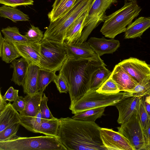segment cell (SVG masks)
<instances>
[{"instance_id": "6da1fadb", "label": "cell", "mask_w": 150, "mask_h": 150, "mask_svg": "<svg viewBox=\"0 0 150 150\" xmlns=\"http://www.w3.org/2000/svg\"><path fill=\"white\" fill-rule=\"evenodd\" d=\"M59 119L58 137L67 150H107L101 139V127L95 122L69 117Z\"/></svg>"}, {"instance_id": "7a4b0ae2", "label": "cell", "mask_w": 150, "mask_h": 150, "mask_svg": "<svg viewBox=\"0 0 150 150\" xmlns=\"http://www.w3.org/2000/svg\"><path fill=\"white\" fill-rule=\"evenodd\" d=\"M106 66L101 59L96 61L67 58L59 73L63 75L67 82L70 105L77 102L90 90L93 74L101 67Z\"/></svg>"}, {"instance_id": "3957f363", "label": "cell", "mask_w": 150, "mask_h": 150, "mask_svg": "<svg viewBox=\"0 0 150 150\" xmlns=\"http://www.w3.org/2000/svg\"><path fill=\"white\" fill-rule=\"evenodd\" d=\"M95 0H76L64 15L50 24L44 34V38L63 43L67 30L77 19L86 11H89Z\"/></svg>"}, {"instance_id": "277c9868", "label": "cell", "mask_w": 150, "mask_h": 150, "mask_svg": "<svg viewBox=\"0 0 150 150\" xmlns=\"http://www.w3.org/2000/svg\"><path fill=\"white\" fill-rule=\"evenodd\" d=\"M141 10L137 3H125L121 8L105 17L100 32L106 37L114 38L125 32L127 26L132 23Z\"/></svg>"}, {"instance_id": "5b68a950", "label": "cell", "mask_w": 150, "mask_h": 150, "mask_svg": "<svg viewBox=\"0 0 150 150\" xmlns=\"http://www.w3.org/2000/svg\"><path fill=\"white\" fill-rule=\"evenodd\" d=\"M67 150L58 137L47 135L30 137L16 136L0 141V150Z\"/></svg>"}, {"instance_id": "8992f818", "label": "cell", "mask_w": 150, "mask_h": 150, "mask_svg": "<svg viewBox=\"0 0 150 150\" xmlns=\"http://www.w3.org/2000/svg\"><path fill=\"white\" fill-rule=\"evenodd\" d=\"M40 45L41 68L56 72L59 71L67 58L64 43L43 38Z\"/></svg>"}, {"instance_id": "52a82bcc", "label": "cell", "mask_w": 150, "mask_h": 150, "mask_svg": "<svg viewBox=\"0 0 150 150\" xmlns=\"http://www.w3.org/2000/svg\"><path fill=\"white\" fill-rule=\"evenodd\" d=\"M124 91L114 94L98 93L96 90L89 91L74 104L70 105L69 109L75 114L92 108L114 106L124 98Z\"/></svg>"}, {"instance_id": "ba28073f", "label": "cell", "mask_w": 150, "mask_h": 150, "mask_svg": "<svg viewBox=\"0 0 150 150\" xmlns=\"http://www.w3.org/2000/svg\"><path fill=\"white\" fill-rule=\"evenodd\" d=\"M118 132L129 141L134 150H143L146 145L144 129L138 112H135L127 122L117 128Z\"/></svg>"}, {"instance_id": "9c48e42d", "label": "cell", "mask_w": 150, "mask_h": 150, "mask_svg": "<svg viewBox=\"0 0 150 150\" xmlns=\"http://www.w3.org/2000/svg\"><path fill=\"white\" fill-rule=\"evenodd\" d=\"M117 0H95L86 17L81 37L86 40L93 29L100 22L104 21L105 12Z\"/></svg>"}, {"instance_id": "30bf717a", "label": "cell", "mask_w": 150, "mask_h": 150, "mask_svg": "<svg viewBox=\"0 0 150 150\" xmlns=\"http://www.w3.org/2000/svg\"><path fill=\"white\" fill-rule=\"evenodd\" d=\"M118 64L138 83L150 79V65L144 61L131 57Z\"/></svg>"}, {"instance_id": "8fae6325", "label": "cell", "mask_w": 150, "mask_h": 150, "mask_svg": "<svg viewBox=\"0 0 150 150\" xmlns=\"http://www.w3.org/2000/svg\"><path fill=\"white\" fill-rule=\"evenodd\" d=\"M102 142L107 150H134L129 141L119 132L112 129L101 128Z\"/></svg>"}, {"instance_id": "7c38bea8", "label": "cell", "mask_w": 150, "mask_h": 150, "mask_svg": "<svg viewBox=\"0 0 150 150\" xmlns=\"http://www.w3.org/2000/svg\"><path fill=\"white\" fill-rule=\"evenodd\" d=\"M141 98L135 96L124 98L114 105L119 112L117 120L119 124L127 122L135 112H138Z\"/></svg>"}, {"instance_id": "4fadbf2b", "label": "cell", "mask_w": 150, "mask_h": 150, "mask_svg": "<svg viewBox=\"0 0 150 150\" xmlns=\"http://www.w3.org/2000/svg\"><path fill=\"white\" fill-rule=\"evenodd\" d=\"M63 43L66 50L67 57L70 59H89L96 61L101 59L87 42L69 43L64 41Z\"/></svg>"}, {"instance_id": "5bb4252c", "label": "cell", "mask_w": 150, "mask_h": 150, "mask_svg": "<svg viewBox=\"0 0 150 150\" xmlns=\"http://www.w3.org/2000/svg\"><path fill=\"white\" fill-rule=\"evenodd\" d=\"M13 43L21 56L25 59L29 64H34L42 68L40 62V43Z\"/></svg>"}, {"instance_id": "9a60e30c", "label": "cell", "mask_w": 150, "mask_h": 150, "mask_svg": "<svg viewBox=\"0 0 150 150\" xmlns=\"http://www.w3.org/2000/svg\"><path fill=\"white\" fill-rule=\"evenodd\" d=\"M87 42L93 50L100 57L105 54H112L120 46L118 40L114 38L107 40L104 37H91Z\"/></svg>"}, {"instance_id": "2e32d148", "label": "cell", "mask_w": 150, "mask_h": 150, "mask_svg": "<svg viewBox=\"0 0 150 150\" xmlns=\"http://www.w3.org/2000/svg\"><path fill=\"white\" fill-rule=\"evenodd\" d=\"M110 76L117 84L120 91L129 92L138 83L118 64L115 65Z\"/></svg>"}, {"instance_id": "e0dca14e", "label": "cell", "mask_w": 150, "mask_h": 150, "mask_svg": "<svg viewBox=\"0 0 150 150\" xmlns=\"http://www.w3.org/2000/svg\"><path fill=\"white\" fill-rule=\"evenodd\" d=\"M40 68L34 64H30L22 86L25 94L32 96L39 92L38 88V71Z\"/></svg>"}, {"instance_id": "ac0fdd59", "label": "cell", "mask_w": 150, "mask_h": 150, "mask_svg": "<svg viewBox=\"0 0 150 150\" xmlns=\"http://www.w3.org/2000/svg\"><path fill=\"white\" fill-rule=\"evenodd\" d=\"M150 28V17H141L128 25L125 31V38L140 37Z\"/></svg>"}, {"instance_id": "d6986e66", "label": "cell", "mask_w": 150, "mask_h": 150, "mask_svg": "<svg viewBox=\"0 0 150 150\" xmlns=\"http://www.w3.org/2000/svg\"><path fill=\"white\" fill-rule=\"evenodd\" d=\"M89 11L84 12L69 28L66 32L64 41L69 43H76L80 38Z\"/></svg>"}, {"instance_id": "ffe728a7", "label": "cell", "mask_w": 150, "mask_h": 150, "mask_svg": "<svg viewBox=\"0 0 150 150\" xmlns=\"http://www.w3.org/2000/svg\"><path fill=\"white\" fill-rule=\"evenodd\" d=\"M29 65L28 62L23 57L12 61L10 66V68L13 69L11 81L15 84L22 86Z\"/></svg>"}, {"instance_id": "44dd1931", "label": "cell", "mask_w": 150, "mask_h": 150, "mask_svg": "<svg viewBox=\"0 0 150 150\" xmlns=\"http://www.w3.org/2000/svg\"><path fill=\"white\" fill-rule=\"evenodd\" d=\"M19 114L9 102L0 112V132L11 125L19 123Z\"/></svg>"}, {"instance_id": "7402d4cb", "label": "cell", "mask_w": 150, "mask_h": 150, "mask_svg": "<svg viewBox=\"0 0 150 150\" xmlns=\"http://www.w3.org/2000/svg\"><path fill=\"white\" fill-rule=\"evenodd\" d=\"M43 93L38 92L32 96L26 95L24 97L25 107L21 115L35 117L40 111V106Z\"/></svg>"}, {"instance_id": "603a6c76", "label": "cell", "mask_w": 150, "mask_h": 150, "mask_svg": "<svg viewBox=\"0 0 150 150\" xmlns=\"http://www.w3.org/2000/svg\"><path fill=\"white\" fill-rule=\"evenodd\" d=\"M0 15L1 17L9 19L14 22L28 21L30 19L28 15L20 9L4 5L0 7Z\"/></svg>"}, {"instance_id": "cb8c5ba5", "label": "cell", "mask_w": 150, "mask_h": 150, "mask_svg": "<svg viewBox=\"0 0 150 150\" xmlns=\"http://www.w3.org/2000/svg\"><path fill=\"white\" fill-rule=\"evenodd\" d=\"M59 126V119L56 118L53 119H42L36 133H40L45 135L58 137Z\"/></svg>"}, {"instance_id": "d4e9b609", "label": "cell", "mask_w": 150, "mask_h": 150, "mask_svg": "<svg viewBox=\"0 0 150 150\" xmlns=\"http://www.w3.org/2000/svg\"><path fill=\"white\" fill-rule=\"evenodd\" d=\"M106 107H102L83 110L74 114L72 118L79 120L95 122L103 114Z\"/></svg>"}, {"instance_id": "484cf974", "label": "cell", "mask_w": 150, "mask_h": 150, "mask_svg": "<svg viewBox=\"0 0 150 150\" xmlns=\"http://www.w3.org/2000/svg\"><path fill=\"white\" fill-rule=\"evenodd\" d=\"M5 39L2 49L0 51V57L6 63H11L21 56L13 42Z\"/></svg>"}, {"instance_id": "4316f807", "label": "cell", "mask_w": 150, "mask_h": 150, "mask_svg": "<svg viewBox=\"0 0 150 150\" xmlns=\"http://www.w3.org/2000/svg\"><path fill=\"white\" fill-rule=\"evenodd\" d=\"M76 1L61 0L48 14L50 22L54 21L64 15L71 8Z\"/></svg>"}, {"instance_id": "83f0119b", "label": "cell", "mask_w": 150, "mask_h": 150, "mask_svg": "<svg viewBox=\"0 0 150 150\" xmlns=\"http://www.w3.org/2000/svg\"><path fill=\"white\" fill-rule=\"evenodd\" d=\"M105 67L103 66L101 67L93 74L91 81L89 91L97 90L109 77L112 72Z\"/></svg>"}, {"instance_id": "f1b7e54d", "label": "cell", "mask_w": 150, "mask_h": 150, "mask_svg": "<svg viewBox=\"0 0 150 150\" xmlns=\"http://www.w3.org/2000/svg\"><path fill=\"white\" fill-rule=\"evenodd\" d=\"M4 38L13 42L29 43L35 42L26 38L20 33L18 28L16 26H8L1 30Z\"/></svg>"}, {"instance_id": "f546056e", "label": "cell", "mask_w": 150, "mask_h": 150, "mask_svg": "<svg viewBox=\"0 0 150 150\" xmlns=\"http://www.w3.org/2000/svg\"><path fill=\"white\" fill-rule=\"evenodd\" d=\"M56 72L45 69L40 68L38 77V88L39 91L43 93L46 87L53 81L57 76Z\"/></svg>"}, {"instance_id": "4dcf8cb0", "label": "cell", "mask_w": 150, "mask_h": 150, "mask_svg": "<svg viewBox=\"0 0 150 150\" xmlns=\"http://www.w3.org/2000/svg\"><path fill=\"white\" fill-rule=\"evenodd\" d=\"M19 117L20 125L30 131L37 133L42 119L40 111L35 117L21 115L20 114Z\"/></svg>"}, {"instance_id": "1f68e13d", "label": "cell", "mask_w": 150, "mask_h": 150, "mask_svg": "<svg viewBox=\"0 0 150 150\" xmlns=\"http://www.w3.org/2000/svg\"><path fill=\"white\" fill-rule=\"evenodd\" d=\"M150 95V79L138 83L129 92L124 91V98L135 96L143 97Z\"/></svg>"}, {"instance_id": "d6a6232c", "label": "cell", "mask_w": 150, "mask_h": 150, "mask_svg": "<svg viewBox=\"0 0 150 150\" xmlns=\"http://www.w3.org/2000/svg\"><path fill=\"white\" fill-rule=\"evenodd\" d=\"M96 91L99 93L108 94L121 92L117 84L110 76Z\"/></svg>"}, {"instance_id": "836d02e7", "label": "cell", "mask_w": 150, "mask_h": 150, "mask_svg": "<svg viewBox=\"0 0 150 150\" xmlns=\"http://www.w3.org/2000/svg\"><path fill=\"white\" fill-rule=\"evenodd\" d=\"M28 39L34 42L40 43L44 37L43 32L38 27L31 25V27L24 35Z\"/></svg>"}, {"instance_id": "e575fe53", "label": "cell", "mask_w": 150, "mask_h": 150, "mask_svg": "<svg viewBox=\"0 0 150 150\" xmlns=\"http://www.w3.org/2000/svg\"><path fill=\"white\" fill-rule=\"evenodd\" d=\"M20 125L19 123L12 125L0 132V141L11 139L16 136Z\"/></svg>"}, {"instance_id": "d590c367", "label": "cell", "mask_w": 150, "mask_h": 150, "mask_svg": "<svg viewBox=\"0 0 150 150\" xmlns=\"http://www.w3.org/2000/svg\"><path fill=\"white\" fill-rule=\"evenodd\" d=\"M48 98L43 93L40 106V112L42 118L46 119H53L55 118L52 115L47 105Z\"/></svg>"}, {"instance_id": "8d00e7d4", "label": "cell", "mask_w": 150, "mask_h": 150, "mask_svg": "<svg viewBox=\"0 0 150 150\" xmlns=\"http://www.w3.org/2000/svg\"><path fill=\"white\" fill-rule=\"evenodd\" d=\"M144 96L142 98L138 112L139 116L142 127L144 130L149 120V117L144 104Z\"/></svg>"}, {"instance_id": "74e56055", "label": "cell", "mask_w": 150, "mask_h": 150, "mask_svg": "<svg viewBox=\"0 0 150 150\" xmlns=\"http://www.w3.org/2000/svg\"><path fill=\"white\" fill-rule=\"evenodd\" d=\"M53 82L55 83L57 88L60 93H67L69 91V87L67 82L66 79L61 73L54 79Z\"/></svg>"}, {"instance_id": "f35d334b", "label": "cell", "mask_w": 150, "mask_h": 150, "mask_svg": "<svg viewBox=\"0 0 150 150\" xmlns=\"http://www.w3.org/2000/svg\"><path fill=\"white\" fill-rule=\"evenodd\" d=\"M33 0H0V3L13 8L33 4Z\"/></svg>"}, {"instance_id": "ab89813d", "label": "cell", "mask_w": 150, "mask_h": 150, "mask_svg": "<svg viewBox=\"0 0 150 150\" xmlns=\"http://www.w3.org/2000/svg\"><path fill=\"white\" fill-rule=\"evenodd\" d=\"M18 90L14 89L11 86L8 89L6 93L2 97L5 101L9 102L14 101L19 96H18Z\"/></svg>"}, {"instance_id": "60d3db41", "label": "cell", "mask_w": 150, "mask_h": 150, "mask_svg": "<svg viewBox=\"0 0 150 150\" xmlns=\"http://www.w3.org/2000/svg\"><path fill=\"white\" fill-rule=\"evenodd\" d=\"M25 102L24 98L22 96H19L14 101L12 105L14 109L21 113L24 110Z\"/></svg>"}, {"instance_id": "b9f144b4", "label": "cell", "mask_w": 150, "mask_h": 150, "mask_svg": "<svg viewBox=\"0 0 150 150\" xmlns=\"http://www.w3.org/2000/svg\"><path fill=\"white\" fill-rule=\"evenodd\" d=\"M146 145L143 150L150 149V119L144 130Z\"/></svg>"}, {"instance_id": "7bdbcfd3", "label": "cell", "mask_w": 150, "mask_h": 150, "mask_svg": "<svg viewBox=\"0 0 150 150\" xmlns=\"http://www.w3.org/2000/svg\"><path fill=\"white\" fill-rule=\"evenodd\" d=\"M2 95L0 91V112H1L8 104L6 101L3 98Z\"/></svg>"}, {"instance_id": "ee69618b", "label": "cell", "mask_w": 150, "mask_h": 150, "mask_svg": "<svg viewBox=\"0 0 150 150\" xmlns=\"http://www.w3.org/2000/svg\"><path fill=\"white\" fill-rule=\"evenodd\" d=\"M145 98V97H144ZM144 104L145 108L150 119V104L145 101L144 99Z\"/></svg>"}, {"instance_id": "f6af8a7d", "label": "cell", "mask_w": 150, "mask_h": 150, "mask_svg": "<svg viewBox=\"0 0 150 150\" xmlns=\"http://www.w3.org/2000/svg\"><path fill=\"white\" fill-rule=\"evenodd\" d=\"M144 100L145 102L150 104V95L145 96Z\"/></svg>"}, {"instance_id": "bcb514c9", "label": "cell", "mask_w": 150, "mask_h": 150, "mask_svg": "<svg viewBox=\"0 0 150 150\" xmlns=\"http://www.w3.org/2000/svg\"><path fill=\"white\" fill-rule=\"evenodd\" d=\"M61 0H55L52 6V8H54L57 6Z\"/></svg>"}, {"instance_id": "7dc6e473", "label": "cell", "mask_w": 150, "mask_h": 150, "mask_svg": "<svg viewBox=\"0 0 150 150\" xmlns=\"http://www.w3.org/2000/svg\"><path fill=\"white\" fill-rule=\"evenodd\" d=\"M125 1L127 2H133L135 3H137V0H125Z\"/></svg>"}]
</instances>
